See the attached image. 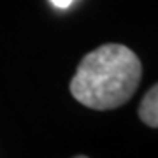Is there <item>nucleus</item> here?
<instances>
[{
  "label": "nucleus",
  "instance_id": "1",
  "mask_svg": "<svg viewBox=\"0 0 158 158\" xmlns=\"http://www.w3.org/2000/svg\"><path fill=\"white\" fill-rule=\"evenodd\" d=\"M141 77V60L130 48L104 44L79 62L76 76L70 79V93L86 107L111 111L134 97Z\"/></svg>",
  "mask_w": 158,
  "mask_h": 158
},
{
  "label": "nucleus",
  "instance_id": "2",
  "mask_svg": "<svg viewBox=\"0 0 158 158\" xmlns=\"http://www.w3.org/2000/svg\"><path fill=\"white\" fill-rule=\"evenodd\" d=\"M139 118L151 128L158 127V86H151L146 91L139 106Z\"/></svg>",
  "mask_w": 158,
  "mask_h": 158
},
{
  "label": "nucleus",
  "instance_id": "3",
  "mask_svg": "<svg viewBox=\"0 0 158 158\" xmlns=\"http://www.w3.org/2000/svg\"><path fill=\"white\" fill-rule=\"evenodd\" d=\"M72 2L74 0H51V4H53L55 7H58V9H67Z\"/></svg>",
  "mask_w": 158,
  "mask_h": 158
},
{
  "label": "nucleus",
  "instance_id": "4",
  "mask_svg": "<svg viewBox=\"0 0 158 158\" xmlns=\"http://www.w3.org/2000/svg\"><path fill=\"white\" fill-rule=\"evenodd\" d=\"M76 158H88V156H85V155H79V156H76Z\"/></svg>",
  "mask_w": 158,
  "mask_h": 158
}]
</instances>
